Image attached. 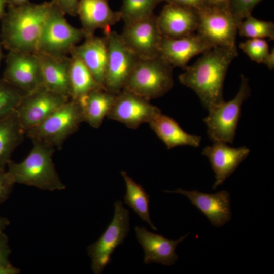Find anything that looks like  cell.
<instances>
[{
	"label": "cell",
	"instance_id": "cell-1",
	"mask_svg": "<svg viewBox=\"0 0 274 274\" xmlns=\"http://www.w3.org/2000/svg\"><path fill=\"white\" fill-rule=\"evenodd\" d=\"M238 56L237 50L216 47L202 54L179 76L180 83L192 89L208 110L223 101V86L228 69Z\"/></svg>",
	"mask_w": 274,
	"mask_h": 274
},
{
	"label": "cell",
	"instance_id": "cell-2",
	"mask_svg": "<svg viewBox=\"0 0 274 274\" xmlns=\"http://www.w3.org/2000/svg\"><path fill=\"white\" fill-rule=\"evenodd\" d=\"M53 4L30 2L19 6L8 5L1 19L3 46L9 51L36 53L40 37Z\"/></svg>",
	"mask_w": 274,
	"mask_h": 274
},
{
	"label": "cell",
	"instance_id": "cell-3",
	"mask_svg": "<svg viewBox=\"0 0 274 274\" xmlns=\"http://www.w3.org/2000/svg\"><path fill=\"white\" fill-rule=\"evenodd\" d=\"M31 150L22 161L11 160L7 172L14 183L25 184L39 189L55 191L66 187L56 170L52 156L55 147L44 141L32 139Z\"/></svg>",
	"mask_w": 274,
	"mask_h": 274
},
{
	"label": "cell",
	"instance_id": "cell-4",
	"mask_svg": "<svg viewBox=\"0 0 274 274\" xmlns=\"http://www.w3.org/2000/svg\"><path fill=\"white\" fill-rule=\"evenodd\" d=\"M173 68L160 55L139 59L123 89L149 100L161 97L173 87Z\"/></svg>",
	"mask_w": 274,
	"mask_h": 274
},
{
	"label": "cell",
	"instance_id": "cell-5",
	"mask_svg": "<svg viewBox=\"0 0 274 274\" xmlns=\"http://www.w3.org/2000/svg\"><path fill=\"white\" fill-rule=\"evenodd\" d=\"M196 12L197 33L213 47L237 50L236 37L242 20L233 14L228 5L211 4Z\"/></svg>",
	"mask_w": 274,
	"mask_h": 274
},
{
	"label": "cell",
	"instance_id": "cell-6",
	"mask_svg": "<svg viewBox=\"0 0 274 274\" xmlns=\"http://www.w3.org/2000/svg\"><path fill=\"white\" fill-rule=\"evenodd\" d=\"M250 95L249 79L242 74L239 90L235 96L228 101L224 100L208 110V115L203 119V122L207 126V135L213 142L230 144L233 142L242 104Z\"/></svg>",
	"mask_w": 274,
	"mask_h": 274
},
{
	"label": "cell",
	"instance_id": "cell-7",
	"mask_svg": "<svg viewBox=\"0 0 274 274\" xmlns=\"http://www.w3.org/2000/svg\"><path fill=\"white\" fill-rule=\"evenodd\" d=\"M52 1L36 52L56 56H67L77 44L85 38V33L81 28H78L70 24L64 17V13Z\"/></svg>",
	"mask_w": 274,
	"mask_h": 274
},
{
	"label": "cell",
	"instance_id": "cell-8",
	"mask_svg": "<svg viewBox=\"0 0 274 274\" xmlns=\"http://www.w3.org/2000/svg\"><path fill=\"white\" fill-rule=\"evenodd\" d=\"M84 121L78 101L70 99L41 123L25 131V136L60 149Z\"/></svg>",
	"mask_w": 274,
	"mask_h": 274
},
{
	"label": "cell",
	"instance_id": "cell-9",
	"mask_svg": "<svg viewBox=\"0 0 274 274\" xmlns=\"http://www.w3.org/2000/svg\"><path fill=\"white\" fill-rule=\"evenodd\" d=\"M114 206V214L109 225L100 237L87 248L94 274L104 271L110 263L115 250L124 243L130 230L129 211L120 200L115 201Z\"/></svg>",
	"mask_w": 274,
	"mask_h": 274
},
{
	"label": "cell",
	"instance_id": "cell-10",
	"mask_svg": "<svg viewBox=\"0 0 274 274\" xmlns=\"http://www.w3.org/2000/svg\"><path fill=\"white\" fill-rule=\"evenodd\" d=\"M105 35L108 54L104 88L117 94L123 89L139 58L126 46L120 34L110 30Z\"/></svg>",
	"mask_w": 274,
	"mask_h": 274
},
{
	"label": "cell",
	"instance_id": "cell-11",
	"mask_svg": "<svg viewBox=\"0 0 274 274\" xmlns=\"http://www.w3.org/2000/svg\"><path fill=\"white\" fill-rule=\"evenodd\" d=\"M3 78L26 94L44 86L36 53L9 51Z\"/></svg>",
	"mask_w": 274,
	"mask_h": 274
},
{
	"label": "cell",
	"instance_id": "cell-12",
	"mask_svg": "<svg viewBox=\"0 0 274 274\" xmlns=\"http://www.w3.org/2000/svg\"><path fill=\"white\" fill-rule=\"evenodd\" d=\"M161 112L149 100L123 89L116 94L107 117L135 129L144 123H148Z\"/></svg>",
	"mask_w": 274,
	"mask_h": 274
},
{
	"label": "cell",
	"instance_id": "cell-13",
	"mask_svg": "<svg viewBox=\"0 0 274 274\" xmlns=\"http://www.w3.org/2000/svg\"><path fill=\"white\" fill-rule=\"evenodd\" d=\"M69 99L44 86L25 94L16 110L25 133L41 123Z\"/></svg>",
	"mask_w": 274,
	"mask_h": 274
},
{
	"label": "cell",
	"instance_id": "cell-14",
	"mask_svg": "<svg viewBox=\"0 0 274 274\" xmlns=\"http://www.w3.org/2000/svg\"><path fill=\"white\" fill-rule=\"evenodd\" d=\"M120 35L126 46L139 59L159 55L162 36L154 14L143 20L125 24Z\"/></svg>",
	"mask_w": 274,
	"mask_h": 274
},
{
	"label": "cell",
	"instance_id": "cell-15",
	"mask_svg": "<svg viewBox=\"0 0 274 274\" xmlns=\"http://www.w3.org/2000/svg\"><path fill=\"white\" fill-rule=\"evenodd\" d=\"M250 152V149L246 146L234 148L221 142H213L212 145L204 147L201 153L208 158L215 174V181L213 189H216L223 184Z\"/></svg>",
	"mask_w": 274,
	"mask_h": 274
},
{
	"label": "cell",
	"instance_id": "cell-16",
	"mask_svg": "<svg viewBox=\"0 0 274 274\" xmlns=\"http://www.w3.org/2000/svg\"><path fill=\"white\" fill-rule=\"evenodd\" d=\"M164 191L186 196L192 204L204 214L215 227H221L231 219L230 197L227 191L208 194L196 190L186 191L178 188L174 191Z\"/></svg>",
	"mask_w": 274,
	"mask_h": 274
},
{
	"label": "cell",
	"instance_id": "cell-17",
	"mask_svg": "<svg viewBox=\"0 0 274 274\" xmlns=\"http://www.w3.org/2000/svg\"><path fill=\"white\" fill-rule=\"evenodd\" d=\"M213 47L197 33L178 38L162 37L159 55L173 67L185 69L194 56Z\"/></svg>",
	"mask_w": 274,
	"mask_h": 274
},
{
	"label": "cell",
	"instance_id": "cell-18",
	"mask_svg": "<svg viewBox=\"0 0 274 274\" xmlns=\"http://www.w3.org/2000/svg\"><path fill=\"white\" fill-rule=\"evenodd\" d=\"M157 16V21L162 37L178 38L195 33L198 17L194 10L167 3Z\"/></svg>",
	"mask_w": 274,
	"mask_h": 274
},
{
	"label": "cell",
	"instance_id": "cell-19",
	"mask_svg": "<svg viewBox=\"0 0 274 274\" xmlns=\"http://www.w3.org/2000/svg\"><path fill=\"white\" fill-rule=\"evenodd\" d=\"M134 229L137 239L143 249V262L146 264L156 263L170 266L175 264L179 258L175 252L176 247L188 234L172 240L150 232L145 227L136 226Z\"/></svg>",
	"mask_w": 274,
	"mask_h": 274
},
{
	"label": "cell",
	"instance_id": "cell-20",
	"mask_svg": "<svg viewBox=\"0 0 274 274\" xmlns=\"http://www.w3.org/2000/svg\"><path fill=\"white\" fill-rule=\"evenodd\" d=\"M77 15L85 37L94 35L98 29L108 33L121 19L119 11H113L108 0H79Z\"/></svg>",
	"mask_w": 274,
	"mask_h": 274
},
{
	"label": "cell",
	"instance_id": "cell-21",
	"mask_svg": "<svg viewBox=\"0 0 274 274\" xmlns=\"http://www.w3.org/2000/svg\"><path fill=\"white\" fill-rule=\"evenodd\" d=\"M36 54L41 64L44 86L71 99L70 57L56 56L37 52Z\"/></svg>",
	"mask_w": 274,
	"mask_h": 274
},
{
	"label": "cell",
	"instance_id": "cell-22",
	"mask_svg": "<svg viewBox=\"0 0 274 274\" xmlns=\"http://www.w3.org/2000/svg\"><path fill=\"white\" fill-rule=\"evenodd\" d=\"M71 52L81 59L99 85L104 89L108 54L106 37H99L94 35L86 37L83 43L76 46Z\"/></svg>",
	"mask_w": 274,
	"mask_h": 274
},
{
	"label": "cell",
	"instance_id": "cell-23",
	"mask_svg": "<svg viewBox=\"0 0 274 274\" xmlns=\"http://www.w3.org/2000/svg\"><path fill=\"white\" fill-rule=\"evenodd\" d=\"M151 129L165 144L167 149L181 146L199 147L201 137L185 132L172 117L157 114L149 123Z\"/></svg>",
	"mask_w": 274,
	"mask_h": 274
},
{
	"label": "cell",
	"instance_id": "cell-24",
	"mask_svg": "<svg viewBox=\"0 0 274 274\" xmlns=\"http://www.w3.org/2000/svg\"><path fill=\"white\" fill-rule=\"evenodd\" d=\"M116 95L99 88L77 99L80 106L84 121L91 127L98 128L111 109Z\"/></svg>",
	"mask_w": 274,
	"mask_h": 274
},
{
	"label": "cell",
	"instance_id": "cell-25",
	"mask_svg": "<svg viewBox=\"0 0 274 274\" xmlns=\"http://www.w3.org/2000/svg\"><path fill=\"white\" fill-rule=\"evenodd\" d=\"M25 136L16 111L0 119V169H5L15 149Z\"/></svg>",
	"mask_w": 274,
	"mask_h": 274
},
{
	"label": "cell",
	"instance_id": "cell-26",
	"mask_svg": "<svg viewBox=\"0 0 274 274\" xmlns=\"http://www.w3.org/2000/svg\"><path fill=\"white\" fill-rule=\"evenodd\" d=\"M126 186L124 196L125 203L131 208L142 220L147 222L151 228L157 230L152 222L149 212L150 195L143 187L134 181L125 171H121Z\"/></svg>",
	"mask_w": 274,
	"mask_h": 274
},
{
	"label": "cell",
	"instance_id": "cell-27",
	"mask_svg": "<svg viewBox=\"0 0 274 274\" xmlns=\"http://www.w3.org/2000/svg\"><path fill=\"white\" fill-rule=\"evenodd\" d=\"M70 54L71 99L77 100L94 89L103 88L81 59L73 52Z\"/></svg>",
	"mask_w": 274,
	"mask_h": 274
},
{
	"label": "cell",
	"instance_id": "cell-28",
	"mask_svg": "<svg viewBox=\"0 0 274 274\" xmlns=\"http://www.w3.org/2000/svg\"><path fill=\"white\" fill-rule=\"evenodd\" d=\"M159 0H122L119 11L121 19L128 24L147 18L153 14Z\"/></svg>",
	"mask_w": 274,
	"mask_h": 274
},
{
	"label": "cell",
	"instance_id": "cell-29",
	"mask_svg": "<svg viewBox=\"0 0 274 274\" xmlns=\"http://www.w3.org/2000/svg\"><path fill=\"white\" fill-rule=\"evenodd\" d=\"M238 32L249 39L268 38L274 39V23L272 21L259 20L252 14L247 16L239 23Z\"/></svg>",
	"mask_w": 274,
	"mask_h": 274
},
{
	"label": "cell",
	"instance_id": "cell-30",
	"mask_svg": "<svg viewBox=\"0 0 274 274\" xmlns=\"http://www.w3.org/2000/svg\"><path fill=\"white\" fill-rule=\"evenodd\" d=\"M25 94L0 78V119L16 112Z\"/></svg>",
	"mask_w": 274,
	"mask_h": 274
},
{
	"label": "cell",
	"instance_id": "cell-31",
	"mask_svg": "<svg viewBox=\"0 0 274 274\" xmlns=\"http://www.w3.org/2000/svg\"><path fill=\"white\" fill-rule=\"evenodd\" d=\"M239 47L250 59L257 63H262L269 52V46L264 39H248L241 42Z\"/></svg>",
	"mask_w": 274,
	"mask_h": 274
},
{
	"label": "cell",
	"instance_id": "cell-32",
	"mask_svg": "<svg viewBox=\"0 0 274 274\" xmlns=\"http://www.w3.org/2000/svg\"><path fill=\"white\" fill-rule=\"evenodd\" d=\"M262 0H228V6L233 14L242 20L252 14L254 8Z\"/></svg>",
	"mask_w": 274,
	"mask_h": 274
},
{
	"label": "cell",
	"instance_id": "cell-33",
	"mask_svg": "<svg viewBox=\"0 0 274 274\" xmlns=\"http://www.w3.org/2000/svg\"><path fill=\"white\" fill-rule=\"evenodd\" d=\"M14 184L7 171L0 169V204L9 197Z\"/></svg>",
	"mask_w": 274,
	"mask_h": 274
},
{
	"label": "cell",
	"instance_id": "cell-34",
	"mask_svg": "<svg viewBox=\"0 0 274 274\" xmlns=\"http://www.w3.org/2000/svg\"><path fill=\"white\" fill-rule=\"evenodd\" d=\"M11 253L7 235L0 232V265L11 264L9 260V256Z\"/></svg>",
	"mask_w": 274,
	"mask_h": 274
},
{
	"label": "cell",
	"instance_id": "cell-35",
	"mask_svg": "<svg viewBox=\"0 0 274 274\" xmlns=\"http://www.w3.org/2000/svg\"><path fill=\"white\" fill-rule=\"evenodd\" d=\"M166 2L188 7L196 11L211 4V0H167Z\"/></svg>",
	"mask_w": 274,
	"mask_h": 274
},
{
	"label": "cell",
	"instance_id": "cell-36",
	"mask_svg": "<svg viewBox=\"0 0 274 274\" xmlns=\"http://www.w3.org/2000/svg\"><path fill=\"white\" fill-rule=\"evenodd\" d=\"M64 14L77 15L79 0H53Z\"/></svg>",
	"mask_w": 274,
	"mask_h": 274
},
{
	"label": "cell",
	"instance_id": "cell-37",
	"mask_svg": "<svg viewBox=\"0 0 274 274\" xmlns=\"http://www.w3.org/2000/svg\"><path fill=\"white\" fill-rule=\"evenodd\" d=\"M20 272V269L12 264L0 265V274H18Z\"/></svg>",
	"mask_w": 274,
	"mask_h": 274
},
{
	"label": "cell",
	"instance_id": "cell-38",
	"mask_svg": "<svg viewBox=\"0 0 274 274\" xmlns=\"http://www.w3.org/2000/svg\"><path fill=\"white\" fill-rule=\"evenodd\" d=\"M262 63L266 65L267 67L270 70H273L274 68L273 48L271 50V51H269V53L264 59Z\"/></svg>",
	"mask_w": 274,
	"mask_h": 274
},
{
	"label": "cell",
	"instance_id": "cell-39",
	"mask_svg": "<svg viewBox=\"0 0 274 274\" xmlns=\"http://www.w3.org/2000/svg\"><path fill=\"white\" fill-rule=\"evenodd\" d=\"M8 5L7 0H0V20H1L5 14L6 7Z\"/></svg>",
	"mask_w": 274,
	"mask_h": 274
},
{
	"label": "cell",
	"instance_id": "cell-40",
	"mask_svg": "<svg viewBox=\"0 0 274 274\" xmlns=\"http://www.w3.org/2000/svg\"><path fill=\"white\" fill-rule=\"evenodd\" d=\"M10 224V221L5 217L0 216V232H3L4 230Z\"/></svg>",
	"mask_w": 274,
	"mask_h": 274
},
{
	"label": "cell",
	"instance_id": "cell-41",
	"mask_svg": "<svg viewBox=\"0 0 274 274\" xmlns=\"http://www.w3.org/2000/svg\"><path fill=\"white\" fill-rule=\"evenodd\" d=\"M8 5L19 6L29 2V0H7Z\"/></svg>",
	"mask_w": 274,
	"mask_h": 274
},
{
	"label": "cell",
	"instance_id": "cell-42",
	"mask_svg": "<svg viewBox=\"0 0 274 274\" xmlns=\"http://www.w3.org/2000/svg\"><path fill=\"white\" fill-rule=\"evenodd\" d=\"M228 0H211V4L228 5Z\"/></svg>",
	"mask_w": 274,
	"mask_h": 274
},
{
	"label": "cell",
	"instance_id": "cell-43",
	"mask_svg": "<svg viewBox=\"0 0 274 274\" xmlns=\"http://www.w3.org/2000/svg\"><path fill=\"white\" fill-rule=\"evenodd\" d=\"M2 46H3V45H2V43L1 36H0V63H1V61L2 58V55H3L2 49Z\"/></svg>",
	"mask_w": 274,
	"mask_h": 274
},
{
	"label": "cell",
	"instance_id": "cell-44",
	"mask_svg": "<svg viewBox=\"0 0 274 274\" xmlns=\"http://www.w3.org/2000/svg\"><path fill=\"white\" fill-rule=\"evenodd\" d=\"M160 2L162 1L166 2L167 0H159Z\"/></svg>",
	"mask_w": 274,
	"mask_h": 274
}]
</instances>
